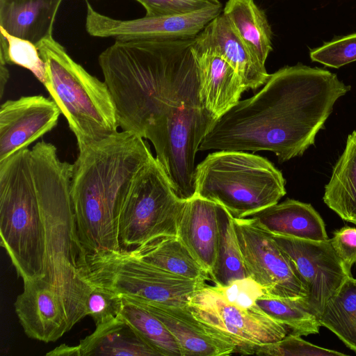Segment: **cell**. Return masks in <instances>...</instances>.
Returning <instances> with one entry per match:
<instances>
[{
	"instance_id": "cell-1",
	"label": "cell",
	"mask_w": 356,
	"mask_h": 356,
	"mask_svg": "<svg viewBox=\"0 0 356 356\" xmlns=\"http://www.w3.org/2000/svg\"><path fill=\"white\" fill-rule=\"evenodd\" d=\"M73 164L37 143L0 161V235L18 275L42 279L63 300L72 329L88 316L89 282L71 195Z\"/></svg>"
},
{
	"instance_id": "cell-2",
	"label": "cell",
	"mask_w": 356,
	"mask_h": 356,
	"mask_svg": "<svg viewBox=\"0 0 356 356\" xmlns=\"http://www.w3.org/2000/svg\"><path fill=\"white\" fill-rule=\"evenodd\" d=\"M195 38L146 40L118 62L111 90L119 127L150 140L177 196L195 195V159L217 118L200 95Z\"/></svg>"
},
{
	"instance_id": "cell-3",
	"label": "cell",
	"mask_w": 356,
	"mask_h": 356,
	"mask_svg": "<svg viewBox=\"0 0 356 356\" xmlns=\"http://www.w3.org/2000/svg\"><path fill=\"white\" fill-rule=\"evenodd\" d=\"M350 86L336 74L302 64L284 67L252 97L216 119L198 151H270L280 163L314 144L337 100Z\"/></svg>"
},
{
	"instance_id": "cell-4",
	"label": "cell",
	"mask_w": 356,
	"mask_h": 356,
	"mask_svg": "<svg viewBox=\"0 0 356 356\" xmlns=\"http://www.w3.org/2000/svg\"><path fill=\"white\" fill-rule=\"evenodd\" d=\"M153 157L143 138L125 131L79 151L73 163L71 195L86 258L122 250V207L138 173Z\"/></svg>"
},
{
	"instance_id": "cell-5",
	"label": "cell",
	"mask_w": 356,
	"mask_h": 356,
	"mask_svg": "<svg viewBox=\"0 0 356 356\" xmlns=\"http://www.w3.org/2000/svg\"><path fill=\"white\" fill-rule=\"evenodd\" d=\"M37 47L46 63L44 86L66 118L79 150L118 131L115 106L104 81L75 62L53 37Z\"/></svg>"
},
{
	"instance_id": "cell-6",
	"label": "cell",
	"mask_w": 356,
	"mask_h": 356,
	"mask_svg": "<svg viewBox=\"0 0 356 356\" xmlns=\"http://www.w3.org/2000/svg\"><path fill=\"white\" fill-rule=\"evenodd\" d=\"M195 195L225 208L234 218H247L285 195L282 173L266 158L243 151L219 150L196 167Z\"/></svg>"
},
{
	"instance_id": "cell-7",
	"label": "cell",
	"mask_w": 356,
	"mask_h": 356,
	"mask_svg": "<svg viewBox=\"0 0 356 356\" xmlns=\"http://www.w3.org/2000/svg\"><path fill=\"white\" fill-rule=\"evenodd\" d=\"M81 273L90 282L122 297L168 305H188L206 285L205 280L173 274L124 250L88 255Z\"/></svg>"
},
{
	"instance_id": "cell-8",
	"label": "cell",
	"mask_w": 356,
	"mask_h": 356,
	"mask_svg": "<svg viewBox=\"0 0 356 356\" xmlns=\"http://www.w3.org/2000/svg\"><path fill=\"white\" fill-rule=\"evenodd\" d=\"M185 201L175 193L153 157L138 173L122 207L119 217L121 249L128 250L157 238L177 236Z\"/></svg>"
},
{
	"instance_id": "cell-9",
	"label": "cell",
	"mask_w": 356,
	"mask_h": 356,
	"mask_svg": "<svg viewBox=\"0 0 356 356\" xmlns=\"http://www.w3.org/2000/svg\"><path fill=\"white\" fill-rule=\"evenodd\" d=\"M195 316L227 337L241 354L250 347L279 341L289 334L288 327L266 314L258 305L241 309L225 302L205 285L188 302Z\"/></svg>"
},
{
	"instance_id": "cell-10",
	"label": "cell",
	"mask_w": 356,
	"mask_h": 356,
	"mask_svg": "<svg viewBox=\"0 0 356 356\" xmlns=\"http://www.w3.org/2000/svg\"><path fill=\"white\" fill-rule=\"evenodd\" d=\"M234 223L248 275L261 284L267 295L307 302L306 285L271 234L249 217L234 218Z\"/></svg>"
},
{
	"instance_id": "cell-11",
	"label": "cell",
	"mask_w": 356,
	"mask_h": 356,
	"mask_svg": "<svg viewBox=\"0 0 356 356\" xmlns=\"http://www.w3.org/2000/svg\"><path fill=\"white\" fill-rule=\"evenodd\" d=\"M271 235L306 285L309 292L307 303L319 318L328 299L352 274L346 271L330 238L312 241Z\"/></svg>"
},
{
	"instance_id": "cell-12",
	"label": "cell",
	"mask_w": 356,
	"mask_h": 356,
	"mask_svg": "<svg viewBox=\"0 0 356 356\" xmlns=\"http://www.w3.org/2000/svg\"><path fill=\"white\" fill-rule=\"evenodd\" d=\"M86 29L89 35L115 39L179 40L195 38L222 13V4L196 12L170 16L121 20L104 15L86 1Z\"/></svg>"
},
{
	"instance_id": "cell-13",
	"label": "cell",
	"mask_w": 356,
	"mask_h": 356,
	"mask_svg": "<svg viewBox=\"0 0 356 356\" xmlns=\"http://www.w3.org/2000/svg\"><path fill=\"white\" fill-rule=\"evenodd\" d=\"M61 112L52 99L42 95L8 99L0 106V161L7 159L49 132Z\"/></svg>"
},
{
	"instance_id": "cell-14",
	"label": "cell",
	"mask_w": 356,
	"mask_h": 356,
	"mask_svg": "<svg viewBox=\"0 0 356 356\" xmlns=\"http://www.w3.org/2000/svg\"><path fill=\"white\" fill-rule=\"evenodd\" d=\"M155 316L179 344L182 356H222L235 353L225 335L197 318L188 305L176 306L122 297Z\"/></svg>"
},
{
	"instance_id": "cell-15",
	"label": "cell",
	"mask_w": 356,
	"mask_h": 356,
	"mask_svg": "<svg viewBox=\"0 0 356 356\" xmlns=\"http://www.w3.org/2000/svg\"><path fill=\"white\" fill-rule=\"evenodd\" d=\"M15 309L25 334L31 339L55 341L70 330L63 298L42 279L24 282Z\"/></svg>"
},
{
	"instance_id": "cell-16",
	"label": "cell",
	"mask_w": 356,
	"mask_h": 356,
	"mask_svg": "<svg viewBox=\"0 0 356 356\" xmlns=\"http://www.w3.org/2000/svg\"><path fill=\"white\" fill-rule=\"evenodd\" d=\"M193 49L222 57L238 73L246 90L258 88L270 76L265 65L251 52L222 13L195 38Z\"/></svg>"
},
{
	"instance_id": "cell-17",
	"label": "cell",
	"mask_w": 356,
	"mask_h": 356,
	"mask_svg": "<svg viewBox=\"0 0 356 356\" xmlns=\"http://www.w3.org/2000/svg\"><path fill=\"white\" fill-rule=\"evenodd\" d=\"M222 208L194 195L185 201L177 225V236L209 277L218 257Z\"/></svg>"
},
{
	"instance_id": "cell-18",
	"label": "cell",
	"mask_w": 356,
	"mask_h": 356,
	"mask_svg": "<svg viewBox=\"0 0 356 356\" xmlns=\"http://www.w3.org/2000/svg\"><path fill=\"white\" fill-rule=\"evenodd\" d=\"M194 52L199 69L201 100L218 118L237 104L246 90L238 73L222 57L214 53Z\"/></svg>"
},
{
	"instance_id": "cell-19",
	"label": "cell",
	"mask_w": 356,
	"mask_h": 356,
	"mask_svg": "<svg viewBox=\"0 0 356 356\" xmlns=\"http://www.w3.org/2000/svg\"><path fill=\"white\" fill-rule=\"evenodd\" d=\"M248 217L272 234L312 241L329 238L323 218L308 203L287 199Z\"/></svg>"
},
{
	"instance_id": "cell-20",
	"label": "cell",
	"mask_w": 356,
	"mask_h": 356,
	"mask_svg": "<svg viewBox=\"0 0 356 356\" xmlns=\"http://www.w3.org/2000/svg\"><path fill=\"white\" fill-rule=\"evenodd\" d=\"M63 0H0V27L36 47L52 37Z\"/></svg>"
},
{
	"instance_id": "cell-21",
	"label": "cell",
	"mask_w": 356,
	"mask_h": 356,
	"mask_svg": "<svg viewBox=\"0 0 356 356\" xmlns=\"http://www.w3.org/2000/svg\"><path fill=\"white\" fill-rule=\"evenodd\" d=\"M79 356L159 355L120 315L81 340Z\"/></svg>"
},
{
	"instance_id": "cell-22",
	"label": "cell",
	"mask_w": 356,
	"mask_h": 356,
	"mask_svg": "<svg viewBox=\"0 0 356 356\" xmlns=\"http://www.w3.org/2000/svg\"><path fill=\"white\" fill-rule=\"evenodd\" d=\"M222 13L251 52L265 65L273 49V32L264 10L254 0H228Z\"/></svg>"
},
{
	"instance_id": "cell-23",
	"label": "cell",
	"mask_w": 356,
	"mask_h": 356,
	"mask_svg": "<svg viewBox=\"0 0 356 356\" xmlns=\"http://www.w3.org/2000/svg\"><path fill=\"white\" fill-rule=\"evenodd\" d=\"M325 204L349 222L356 213V130L348 135L345 149L325 186Z\"/></svg>"
},
{
	"instance_id": "cell-24",
	"label": "cell",
	"mask_w": 356,
	"mask_h": 356,
	"mask_svg": "<svg viewBox=\"0 0 356 356\" xmlns=\"http://www.w3.org/2000/svg\"><path fill=\"white\" fill-rule=\"evenodd\" d=\"M135 257L173 274L193 280L209 279L177 236L157 238L129 250Z\"/></svg>"
},
{
	"instance_id": "cell-25",
	"label": "cell",
	"mask_w": 356,
	"mask_h": 356,
	"mask_svg": "<svg viewBox=\"0 0 356 356\" xmlns=\"http://www.w3.org/2000/svg\"><path fill=\"white\" fill-rule=\"evenodd\" d=\"M319 321L356 353V279L352 275L328 299Z\"/></svg>"
},
{
	"instance_id": "cell-26",
	"label": "cell",
	"mask_w": 356,
	"mask_h": 356,
	"mask_svg": "<svg viewBox=\"0 0 356 356\" xmlns=\"http://www.w3.org/2000/svg\"><path fill=\"white\" fill-rule=\"evenodd\" d=\"M257 304L272 318L286 325L289 334L302 337L319 332V318L305 299L266 294L257 300Z\"/></svg>"
},
{
	"instance_id": "cell-27",
	"label": "cell",
	"mask_w": 356,
	"mask_h": 356,
	"mask_svg": "<svg viewBox=\"0 0 356 356\" xmlns=\"http://www.w3.org/2000/svg\"><path fill=\"white\" fill-rule=\"evenodd\" d=\"M235 230L234 218L225 209L220 214V236L218 257L209 279L216 285L225 286L248 277Z\"/></svg>"
},
{
	"instance_id": "cell-28",
	"label": "cell",
	"mask_w": 356,
	"mask_h": 356,
	"mask_svg": "<svg viewBox=\"0 0 356 356\" xmlns=\"http://www.w3.org/2000/svg\"><path fill=\"white\" fill-rule=\"evenodd\" d=\"M120 315L159 355L182 356L181 348L171 333L147 310L123 298Z\"/></svg>"
},
{
	"instance_id": "cell-29",
	"label": "cell",
	"mask_w": 356,
	"mask_h": 356,
	"mask_svg": "<svg viewBox=\"0 0 356 356\" xmlns=\"http://www.w3.org/2000/svg\"><path fill=\"white\" fill-rule=\"evenodd\" d=\"M0 60L31 71L43 85L46 81V63L38 47L31 42L9 34L0 27Z\"/></svg>"
},
{
	"instance_id": "cell-30",
	"label": "cell",
	"mask_w": 356,
	"mask_h": 356,
	"mask_svg": "<svg viewBox=\"0 0 356 356\" xmlns=\"http://www.w3.org/2000/svg\"><path fill=\"white\" fill-rule=\"evenodd\" d=\"M241 354L273 356L344 355L343 353L312 344L303 340L300 336L291 334L275 342L248 348Z\"/></svg>"
},
{
	"instance_id": "cell-31",
	"label": "cell",
	"mask_w": 356,
	"mask_h": 356,
	"mask_svg": "<svg viewBox=\"0 0 356 356\" xmlns=\"http://www.w3.org/2000/svg\"><path fill=\"white\" fill-rule=\"evenodd\" d=\"M122 307L123 298L120 295L89 282L86 308L87 314L93 319L96 327L118 317Z\"/></svg>"
},
{
	"instance_id": "cell-32",
	"label": "cell",
	"mask_w": 356,
	"mask_h": 356,
	"mask_svg": "<svg viewBox=\"0 0 356 356\" xmlns=\"http://www.w3.org/2000/svg\"><path fill=\"white\" fill-rule=\"evenodd\" d=\"M312 61L339 68L356 60V33L329 42L310 51Z\"/></svg>"
},
{
	"instance_id": "cell-33",
	"label": "cell",
	"mask_w": 356,
	"mask_h": 356,
	"mask_svg": "<svg viewBox=\"0 0 356 356\" xmlns=\"http://www.w3.org/2000/svg\"><path fill=\"white\" fill-rule=\"evenodd\" d=\"M212 288L225 302L241 309L256 306L257 300L266 294L265 289L249 276L225 286L215 284Z\"/></svg>"
},
{
	"instance_id": "cell-34",
	"label": "cell",
	"mask_w": 356,
	"mask_h": 356,
	"mask_svg": "<svg viewBox=\"0 0 356 356\" xmlns=\"http://www.w3.org/2000/svg\"><path fill=\"white\" fill-rule=\"evenodd\" d=\"M145 9L147 17L178 15L218 5L219 0H135Z\"/></svg>"
},
{
	"instance_id": "cell-35",
	"label": "cell",
	"mask_w": 356,
	"mask_h": 356,
	"mask_svg": "<svg viewBox=\"0 0 356 356\" xmlns=\"http://www.w3.org/2000/svg\"><path fill=\"white\" fill-rule=\"evenodd\" d=\"M330 241L346 271L351 274L352 266L356 264V227L344 226L335 230Z\"/></svg>"
},
{
	"instance_id": "cell-36",
	"label": "cell",
	"mask_w": 356,
	"mask_h": 356,
	"mask_svg": "<svg viewBox=\"0 0 356 356\" xmlns=\"http://www.w3.org/2000/svg\"><path fill=\"white\" fill-rule=\"evenodd\" d=\"M47 355H76L79 356V350L78 345L76 346H67L62 344L51 351L47 353Z\"/></svg>"
},
{
	"instance_id": "cell-37",
	"label": "cell",
	"mask_w": 356,
	"mask_h": 356,
	"mask_svg": "<svg viewBox=\"0 0 356 356\" xmlns=\"http://www.w3.org/2000/svg\"><path fill=\"white\" fill-rule=\"evenodd\" d=\"M6 63L0 60V97H3L6 84L9 78V72L6 67Z\"/></svg>"
},
{
	"instance_id": "cell-38",
	"label": "cell",
	"mask_w": 356,
	"mask_h": 356,
	"mask_svg": "<svg viewBox=\"0 0 356 356\" xmlns=\"http://www.w3.org/2000/svg\"><path fill=\"white\" fill-rule=\"evenodd\" d=\"M349 222L356 225V213L354 214Z\"/></svg>"
}]
</instances>
